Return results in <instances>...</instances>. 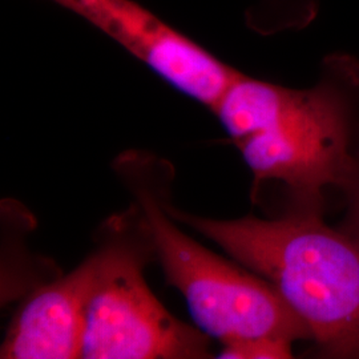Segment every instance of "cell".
<instances>
[{
	"mask_svg": "<svg viewBox=\"0 0 359 359\" xmlns=\"http://www.w3.org/2000/svg\"><path fill=\"white\" fill-rule=\"evenodd\" d=\"M121 167L168 283L185 298L206 335L222 345L257 337L290 342L313 338L269 281L213 253L176 226L164 206L165 196L148 184L139 160L132 157Z\"/></svg>",
	"mask_w": 359,
	"mask_h": 359,
	"instance_id": "obj_3",
	"label": "cell"
},
{
	"mask_svg": "<svg viewBox=\"0 0 359 359\" xmlns=\"http://www.w3.org/2000/svg\"><path fill=\"white\" fill-rule=\"evenodd\" d=\"M84 18L184 95L217 105L240 72L135 0H52Z\"/></svg>",
	"mask_w": 359,
	"mask_h": 359,
	"instance_id": "obj_5",
	"label": "cell"
},
{
	"mask_svg": "<svg viewBox=\"0 0 359 359\" xmlns=\"http://www.w3.org/2000/svg\"><path fill=\"white\" fill-rule=\"evenodd\" d=\"M107 229L95 250L81 358H208V335L173 317L145 281L154 252L139 206L111 218Z\"/></svg>",
	"mask_w": 359,
	"mask_h": 359,
	"instance_id": "obj_4",
	"label": "cell"
},
{
	"mask_svg": "<svg viewBox=\"0 0 359 359\" xmlns=\"http://www.w3.org/2000/svg\"><path fill=\"white\" fill-rule=\"evenodd\" d=\"M350 198V212H348V233L359 238V165L350 181L345 187Z\"/></svg>",
	"mask_w": 359,
	"mask_h": 359,
	"instance_id": "obj_8",
	"label": "cell"
},
{
	"mask_svg": "<svg viewBox=\"0 0 359 359\" xmlns=\"http://www.w3.org/2000/svg\"><path fill=\"white\" fill-rule=\"evenodd\" d=\"M175 221L221 246L269 281L306 323L322 353L359 357V238L322 221L318 208L298 205L274 219H212L165 201Z\"/></svg>",
	"mask_w": 359,
	"mask_h": 359,
	"instance_id": "obj_1",
	"label": "cell"
},
{
	"mask_svg": "<svg viewBox=\"0 0 359 359\" xmlns=\"http://www.w3.org/2000/svg\"><path fill=\"white\" fill-rule=\"evenodd\" d=\"M97 268L93 252L76 269L38 287L15 314L3 359L81 358L86 309Z\"/></svg>",
	"mask_w": 359,
	"mask_h": 359,
	"instance_id": "obj_6",
	"label": "cell"
},
{
	"mask_svg": "<svg viewBox=\"0 0 359 359\" xmlns=\"http://www.w3.org/2000/svg\"><path fill=\"white\" fill-rule=\"evenodd\" d=\"M255 176L280 181L301 206L318 208L327 187H346L358 168L351 154L353 104L323 80L290 90L240 75L213 111Z\"/></svg>",
	"mask_w": 359,
	"mask_h": 359,
	"instance_id": "obj_2",
	"label": "cell"
},
{
	"mask_svg": "<svg viewBox=\"0 0 359 359\" xmlns=\"http://www.w3.org/2000/svg\"><path fill=\"white\" fill-rule=\"evenodd\" d=\"M290 341L271 337L237 339L224 344L218 358L286 359L293 357Z\"/></svg>",
	"mask_w": 359,
	"mask_h": 359,
	"instance_id": "obj_7",
	"label": "cell"
}]
</instances>
